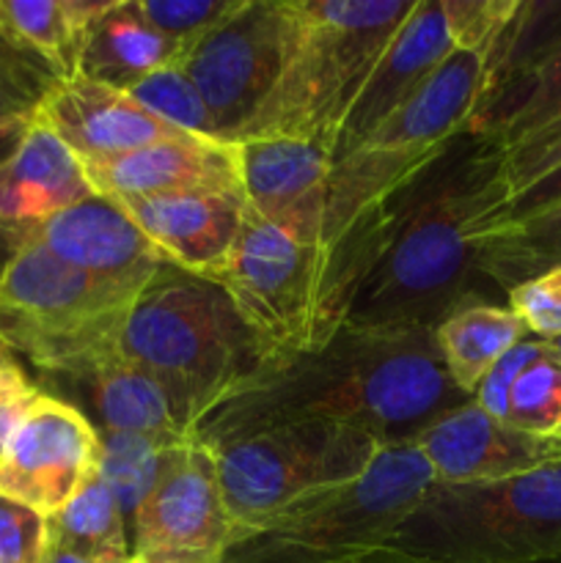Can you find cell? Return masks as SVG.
Instances as JSON below:
<instances>
[{
	"label": "cell",
	"instance_id": "cell-1",
	"mask_svg": "<svg viewBox=\"0 0 561 563\" xmlns=\"http://www.w3.org/2000/svg\"><path fill=\"white\" fill-rule=\"evenodd\" d=\"M427 328L341 324L324 344L262 363L198 421L193 440L218 451L297 423H344L380 443H413L465 405Z\"/></svg>",
	"mask_w": 561,
	"mask_h": 563
},
{
	"label": "cell",
	"instance_id": "cell-2",
	"mask_svg": "<svg viewBox=\"0 0 561 563\" xmlns=\"http://www.w3.org/2000/svg\"><path fill=\"white\" fill-rule=\"evenodd\" d=\"M399 198V225L344 324L435 330L479 295L476 234L506 201L501 152L462 135Z\"/></svg>",
	"mask_w": 561,
	"mask_h": 563
},
{
	"label": "cell",
	"instance_id": "cell-3",
	"mask_svg": "<svg viewBox=\"0 0 561 563\" xmlns=\"http://www.w3.org/2000/svg\"><path fill=\"white\" fill-rule=\"evenodd\" d=\"M402 218L399 196L358 220L336 245H306L251 207L215 284L253 333L262 363L324 344L350 317L358 291L388 251Z\"/></svg>",
	"mask_w": 561,
	"mask_h": 563
},
{
	"label": "cell",
	"instance_id": "cell-4",
	"mask_svg": "<svg viewBox=\"0 0 561 563\" xmlns=\"http://www.w3.org/2000/svg\"><path fill=\"white\" fill-rule=\"evenodd\" d=\"M292 38L273 91L234 143L292 137L336 157L341 130L416 0H289Z\"/></svg>",
	"mask_w": 561,
	"mask_h": 563
},
{
	"label": "cell",
	"instance_id": "cell-5",
	"mask_svg": "<svg viewBox=\"0 0 561 563\" xmlns=\"http://www.w3.org/2000/svg\"><path fill=\"white\" fill-rule=\"evenodd\" d=\"M121 352L168 399L182 432L262 366L258 346L234 302L215 280L163 264L127 319Z\"/></svg>",
	"mask_w": 561,
	"mask_h": 563
},
{
	"label": "cell",
	"instance_id": "cell-6",
	"mask_svg": "<svg viewBox=\"0 0 561 563\" xmlns=\"http://www.w3.org/2000/svg\"><path fill=\"white\" fill-rule=\"evenodd\" d=\"M482 97V58L454 49L410 102L374 126L350 152L336 157L322 245H336L358 220L388 207L418 176L427 174L465 135Z\"/></svg>",
	"mask_w": 561,
	"mask_h": 563
},
{
	"label": "cell",
	"instance_id": "cell-7",
	"mask_svg": "<svg viewBox=\"0 0 561 563\" xmlns=\"http://www.w3.org/2000/svg\"><path fill=\"white\" fill-rule=\"evenodd\" d=\"M132 306L20 236L0 264V341L44 374L80 379L119 355Z\"/></svg>",
	"mask_w": 561,
	"mask_h": 563
},
{
	"label": "cell",
	"instance_id": "cell-8",
	"mask_svg": "<svg viewBox=\"0 0 561 563\" xmlns=\"http://www.w3.org/2000/svg\"><path fill=\"white\" fill-rule=\"evenodd\" d=\"M391 548L432 563L561 561V462L493 484H432Z\"/></svg>",
	"mask_w": 561,
	"mask_h": 563
},
{
	"label": "cell",
	"instance_id": "cell-9",
	"mask_svg": "<svg viewBox=\"0 0 561 563\" xmlns=\"http://www.w3.org/2000/svg\"><path fill=\"white\" fill-rule=\"evenodd\" d=\"M432 484L416 445H388L361 478L289 506L231 544L223 563H324L385 548Z\"/></svg>",
	"mask_w": 561,
	"mask_h": 563
},
{
	"label": "cell",
	"instance_id": "cell-10",
	"mask_svg": "<svg viewBox=\"0 0 561 563\" xmlns=\"http://www.w3.org/2000/svg\"><path fill=\"white\" fill-rule=\"evenodd\" d=\"M385 445L344 423H297L218 449L234 542L300 500L361 478Z\"/></svg>",
	"mask_w": 561,
	"mask_h": 563
},
{
	"label": "cell",
	"instance_id": "cell-11",
	"mask_svg": "<svg viewBox=\"0 0 561 563\" xmlns=\"http://www.w3.org/2000/svg\"><path fill=\"white\" fill-rule=\"evenodd\" d=\"M289 38V0H237L179 60L212 115L218 141L234 143L273 91Z\"/></svg>",
	"mask_w": 561,
	"mask_h": 563
},
{
	"label": "cell",
	"instance_id": "cell-12",
	"mask_svg": "<svg viewBox=\"0 0 561 563\" xmlns=\"http://www.w3.org/2000/svg\"><path fill=\"white\" fill-rule=\"evenodd\" d=\"M102 462L99 429L80 407L38 390L0 443V498L53 520Z\"/></svg>",
	"mask_w": 561,
	"mask_h": 563
},
{
	"label": "cell",
	"instance_id": "cell-13",
	"mask_svg": "<svg viewBox=\"0 0 561 563\" xmlns=\"http://www.w3.org/2000/svg\"><path fill=\"white\" fill-rule=\"evenodd\" d=\"M130 528L135 563H223L234 528L220 487L218 454L187 440L138 506Z\"/></svg>",
	"mask_w": 561,
	"mask_h": 563
},
{
	"label": "cell",
	"instance_id": "cell-14",
	"mask_svg": "<svg viewBox=\"0 0 561 563\" xmlns=\"http://www.w3.org/2000/svg\"><path fill=\"white\" fill-rule=\"evenodd\" d=\"M20 236L42 242L55 256L91 275L99 286L130 306H135L163 264H168L146 234L127 218L124 209L102 196L86 198L20 231L14 242Z\"/></svg>",
	"mask_w": 561,
	"mask_h": 563
},
{
	"label": "cell",
	"instance_id": "cell-15",
	"mask_svg": "<svg viewBox=\"0 0 561 563\" xmlns=\"http://www.w3.org/2000/svg\"><path fill=\"white\" fill-rule=\"evenodd\" d=\"M435 484H493L561 462V438H537L490 416L473 399L413 440Z\"/></svg>",
	"mask_w": 561,
	"mask_h": 563
},
{
	"label": "cell",
	"instance_id": "cell-16",
	"mask_svg": "<svg viewBox=\"0 0 561 563\" xmlns=\"http://www.w3.org/2000/svg\"><path fill=\"white\" fill-rule=\"evenodd\" d=\"M33 115L80 163H99L152 143L190 137V132L170 126L121 88L82 75L55 82Z\"/></svg>",
	"mask_w": 561,
	"mask_h": 563
},
{
	"label": "cell",
	"instance_id": "cell-17",
	"mask_svg": "<svg viewBox=\"0 0 561 563\" xmlns=\"http://www.w3.org/2000/svg\"><path fill=\"white\" fill-rule=\"evenodd\" d=\"M248 207L306 245H322L333 157L292 137L237 143Z\"/></svg>",
	"mask_w": 561,
	"mask_h": 563
},
{
	"label": "cell",
	"instance_id": "cell-18",
	"mask_svg": "<svg viewBox=\"0 0 561 563\" xmlns=\"http://www.w3.org/2000/svg\"><path fill=\"white\" fill-rule=\"evenodd\" d=\"M163 258L215 280L240 236L248 201L242 190H185L116 201Z\"/></svg>",
	"mask_w": 561,
	"mask_h": 563
},
{
	"label": "cell",
	"instance_id": "cell-19",
	"mask_svg": "<svg viewBox=\"0 0 561 563\" xmlns=\"http://www.w3.org/2000/svg\"><path fill=\"white\" fill-rule=\"evenodd\" d=\"M454 49L440 0H416L407 20L374 64L369 80L363 82L341 130L336 157L350 152L374 126L410 102Z\"/></svg>",
	"mask_w": 561,
	"mask_h": 563
},
{
	"label": "cell",
	"instance_id": "cell-20",
	"mask_svg": "<svg viewBox=\"0 0 561 563\" xmlns=\"http://www.w3.org/2000/svg\"><path fill=\"white\" fill-rule=\"evenodd\" d=\"M94 192L110 201L185 190H242L237 143L190 135L113 159L80 163Z\"/></svg>",
	"mask_w": 561,
	"mask_h": 563
},
{
	"label": "cell",
	"instance_id": "cell-21",
	"mask_svg": "<svg viewBox=\"0 0 561 563\" xmlns=\"http://www.w3.org/2000/svg\"><path fill=\"white\" fill-rule=\"evenodd\" d=\"M97 196L80 159L33 115L25 141L0 168V236H14L86 198Z\"/></svg>",
	"mask_w": 561,
	"mask_h": 563
},
{
	"label": "cell",
	"instance_id": "cell-22",
	"mask_svg": "<svg viewBox=\"0 0 561 563\" xmlns=\"http://www.w3.org/2000/svg\"><path fill=\"white\" fill-rule=\"evenodd\" d=\"M473 401L520 432L561 438V357L550 341H520L482 379Z\"/></svg>",
	"mask_w": 561,
	"mask_h": 563
},
{
	"label": "cell",
	"instance_id": "cell-23",
	"mask_svg": "<svg viewBox=\"0 0 561 563\" xmlns=\"http://www.w3.org/2000/svg\"><path fill=\"white\" fill-rule=\"evenodd\" d=\"M561 121V36L495 88L468 124L465 135L506 154Z\"/></svg>",
	"mask_w": 561,
	"mask_h": 563
},
{
	"label": "cell",
	"instance_id": "cell-24",
	"mask_svg": "<svg viewBox=\"0 0 561 563\" xmlns=\"http://www.w3.org/2000/svg\"><path fill=\"white\" fill-rule=\"evenodd\" d=\"M182 58L185 49L146 25L132 0H113L86 36L77 75L130 91L148 75Z\"/></svg>",
	"mask_w": 561,
	"mask_h": 563
},
{
	"label": "cell",
	"instance_id": "cell-25",
	"mask_svg": "<svg viewBox=\"0 0 561 563\" xmlns=\"http://www.w3.org/2000/svg\"><path fill=\"white\" fill-rule=\"evenodd\" d=\"M528 339L522 319L509 306L473 295L435 328V346L457 390L473 399L495 363Z\"/></svg>",
	"mask_w": 561,
	"mask_h": 563
},
{
	"label": "cell",
	"instance_id": "cell-26",
	"mask_svg": "<svg viewBox=\"0 0 561 563\" xmlns=\"http://www.w3.org/2000/svg\"><path fill=\"white\" fill-rule=\"evenodd\" d=\"M86 394L99 432L146 434L160 440H190L176 423L168 399L143 368L127 361L124 352L94 366L86 377L69 379Z\"/></svg>",
	"mask_w": 561,
	"mask_h": 563
},
{
	"label": "cell",
	"instance_id": "cell-27",
	"mask_svg": "<svg viewBox=\"0 0 561 563\" xmlns=\"http://www.w3.org/2000/svg\"><path fill=\"white\" fill-rule=\"evenodd\" d=\"M561 264V201L528 214L506 220L476 234V273L509 295L526 280Z\"/></svg>",
	"mask_w": 561,
	"mask_h": 563
},
{
	"label": "cell",
	"instance_id": "cell-28",
	"mask_svg": "<svg viewBox=\"0 0 561 563\" xmlns=\"http://www.w3.org/2000/svg\"><path fill=\"white\" fill-rule=\"evenodd\" d=\"M50 542L94 563H130L132 539L127 517L113 493L94 476L58 515L50 520Z\"/></svg>",
	"mask_w": 561,
	"mask_h": 563
},
{
	"label": "cell",
	"instance_id": "cell-29",
	"mask_svg": "<svg viewBox=\"0 0 561 563\" xmlns=\"http://www.w3.org/2000/svg\"><path fill=\"white\" fill-rule=\"evenodd\" d=\"M102 438V462L99 478L113 493L116 504L124 511L127 522H132L138 506L157 487L163 473L174 462L176 451L187 440H160L146 434L99 432Z\"/></svg>",
	"mask_w": 561,
	"mask_h": 563
},
{
	"label": "cell",
	"instance_id": "cell-30",
	"mask_svg": "<svg viewBox=\"0 0 561 563\" xmlns=\"http://www.w3.org/2000/svg\"><path fill=\"white\" fill-rule=\"evenodd\" d=\"M0 22L36 53L58 80L77 77L82 36L72 22L66 0H0Z\"/></svg>",
	"mask_w": 561,
	"mask_h": 563
},
{
	"label": "cell",
	"instance_id": "cell-31",
	"mask_svg": "<svg viewBox=\"0 0 561 563\" xmlns=\"http://www.w3.org/2000/svg\"><path fill=\"white\" fill-rule=\"evenodd\" d=\"M127 93L132 99H138L146 110H152L154 115H160L170 126H176V130L218 141L212 115H209L196 82L190 80V75H187L179 60L157 69L146 80L132 86Z\"/></svg>",
	"mask_w": 561,
	"mask_h": 563
},
{
	"label": "cell",
	"instance_id": "cell-32",
	"mask_svg": "<svg viewBox=\"0 0 561 563\" xmlns=\"http://www.w3.org/2000/svg\"><path fill=\"white\" fill-rule=\"evenodd\" d=\"M517 5L520 0H440L454 47L479 55L482 64L498 44Z\"/></svg>",
	"mask_w": 561,
	"mask_h": 563
},
{
	"label": "cell",
	"instance_id": "cell-33",
	"mask_svg": "<svg viewBox=\"0 0 561 563\" xmlns=\"http://www.w3.org/2000/svg\"><path fill=\"white\" fill-rule=\"evenodd\" d=\"M132 5L146 25L187 53L234 9L237 0H132Z\"/></svg>",
	"mask_w": 561,
	"mask_h": 563
},
{
	"label": "cell",
	"instance_id": "cell-34",
	"mask_svg": "<svg viewBox=\"0 0 561 563\" xmlns=\"http://www.w3.org/2000/svg\"><path fill=\"white\" fill-rule=\"evenodd\" d=\"M509 308L522 319L528 335L542 341L561 339V264L512 289Z\"/></svg>",
	"mask_w": 561,
	"mask_h": 563
},
{
	"label": "cell",
	"instance_id": "cell-35",
	"mask_svg": "<svg viewBox=\"0 0 561 563\" xmlns=\"http://www.w3.org/2000/svg\"><path fill=\"white\" fill-rule=\"evenodd\" d=\"M50 520L16 500L0 498V563H42Z\"/></svg>",
	"mask_w": 561,
	"mask_h": 563
},
{
	"label": "cell",
	"instance_id": "cell-36",
	"mask_svg": "<svg viewBox=\"0 0 561 563\" xmlns=\"http://www.w3.org/2000/svg\"><path fill=\"white\" fill-rule=\"evenodd\" d=\"M556 165H561V121L548 126V130L537 132L522 146L501 154V176H504L506 198L512 192L522 190L526 185H531L534 179L548 174Z\"/></svg>",
	"mask_w": 561,
	"mask_h": 563
},
{
	"label": "cell",
	"instance_id": "cell-37",
	"mask_svg": "<svg viewBox=\"0 0 561 563\" xmlns=\"http://www.w3.org/2000/svg\"><path fill=\"white\" fill-rule=\"evenodd\" d=\"M559 201H561V165H556V168H550L548 174H542L539 179H534L531 185H526L522 190L512 192V196L501 203L498 214H495L493 223L490 225L506 223V220H522V218H528V214L542 212V209L553 207V203H559Z\"/></svg>",
	"mask_w": 561,
	"mask_h": 563
},
{
	"label": "cell",
	"instance_id": "cell-38",
	"mask_svg": "<svg viewBox=\"0 0 561 563\" xmlns=\"http://www.w3.org/2000/svg\"><path fill=\"white\" fill-rule=\"evenodd\" d=\"M0 69L11 71L16 77H25V80L42 86L44 91H50L58 82V77L50 71V66L36 53H31L20 38L11 36V31L3 22H0Z\"/></svg>",
	"mask_w": 561,
	"mask_h": 563
},
{
	"label": "cell",
	"instance_id": "cell-39",
	"mask_svg": "<svg viewBox=\"0 0 561 563\" xmlns=\"http://www.w3.org/2000/svg\"><path fill=\"white\" fill-rule=\"evenodd\" d=\"M44 93L47 91L42 86H36V82L0 69V121L36 113Z\"/></svg>",
	"mask_w": 561,
	"mask_h": 563
},
{
	"label": "cell",
	"instance_id": "cell-40",
	"mask_svg": "<svg viewBox=\"0 0 561 563\" xmlns=\"http://www.w3.org/2000/svg\"><path fill=\"white\" fill-rule=\"evenodd\" d=\"M31 124H33V113L0 121V168L14 157L16 148H20L22 141H25Z\"/></svg>",
	"mask_w": 561,
	"mask_h": 563
},
{
	"label": "cell",
	"instance_id": "cell-41",
	"mask_svg": "<svg viewBox=\"0 0 561 563\" xmlns=\"http://www.w3.org/2000/svg\"><path fill=\"white\" fill-rule=\"evenodd\" d=\"M324 563H432V561H424V559H418V555L402 553V550L385 544V548H374V550H363V553L341 555V559L324 561Z\"/></svg>",
	"mask_w": 561,
	"mask_h": 563
},
{
	"label": "cell",
	"instance_id": "cell-42",
	"mask_svg": "<svg viewBox=\"0 0 561 563\" xmlns=\"http://www.w3.org/2000/svg\"><path fill=\"white\" fill-rule=\"evenodd\" d=\"M42 563H94V561L80 559V555L69 553V550L61 548V544L50 542L47 544V553H44V561ZM130 563H135V561H130Z\"/></svg>",
	"mask_w": 561,
	"mask_h": 563
},
{
	"label": "cell",
	"instance_id": "cell-43",
	"mask_svg": "<svg viewBox=\"0 0 561 563\" xmlns=\"http://www.w3.org/2000/svg\"><path fill=\"white\" fill-rule=\"evenodd\" d=\"M11 363H16V361H14V355H11V350H9V346H6L3 341H0V368L11 366Z\"/></svg>",
	"mask_w": 561,
	"mask_h": 563
},
{
	"label": "cell",
	"instance_id": "cell-44",
	"mask_svg": "<svg viewBox=\"0 0 561 563\" xmlns=\"http://www.w3.org/2000/svg\"><path fill=\"white\" fill-rule=\"evenodd\" d=\"M550 346H553V352H556V355H559V357H561V339L550 341Z\"/></svg>",
	"mask_w": 561,
	"mask_h": 563
},
{
	"label": "cell",
	"instance_id": "cell-45",
	"mask_svg": "<svg viewBox=\"0 0 561 563\" xmlns=\"http://www.w3.org/2000/svg\"><path fill=\"white\" fill-rule=\"evenodd\" d=\"M556 563H561V561H556Z\"/></svg>",
	"mask_w": 561,
	"mask_h": 563
}]
</instances>
